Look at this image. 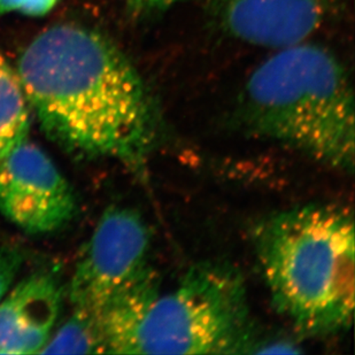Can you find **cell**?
I'll return each instance as SVG.
<instances>
[{"mask_svg":"<svg viewBox=\"0 0 355 355\" xmlns=\"http://www.w3.org/2000/svg\"><path fill=\"white\" fill-rule=\"evenodd\" d=\"M17 74L43 130L71 155L139 167L153 150V98L125 54L98 31L49 28L21 54Z\"/></svg>","mask_w":355,"mask_h":355,"instance_id":"6da1fadb","label":"cell"},{"mask_svg":"<svg viewBox=\"0 0 355 355\" xmlns=\"http://www.w3.org/2000/svg\"><path fill=\"white\" fill-rule=\"evenodd\" d=\"M272 305L309 335L349 328L354 312V221L336 205L270 215L253 232Z\"/></svg>","mask_w":355,"mask_h":355,"instance_id":"7a4b0ae2","label":"cell"},{"mask_svg":"<svg viewBox=\"0 0 355 355\" xmlns=\"http://www.w3.org/2000/svg\"><path fill=\"white\" fill-rule=\"evenodd\" d=\"M272 52L245 85V123L262 137L351 173L354 97L344 64L311 40Z\"/></svg>","mask_w":355,"mask_h":355,"instance_id":"3957f363","label":"cell"},{"mask_svg":"<svg viewBox=\"0 0 355 355\" xmlns=\"http://www.w3.org/2000/svg\"><path fill=\"white\" fill-rule=\"evenodd\" d=\"M99 323L113 354H243L254 343L244 279L216 262L192 266L171 291Z\"/></svg>","mask_w":355,"mask_h":355,"instance_id":"277c9868","label":"cell"},{"mask_svg":"<svg viewBox=\"0 0 355 355\" xmlns=\"http://www.w3.org/2000/svg\"><path fill=\"white\" fill-rule=\"evenodd\" d=\"M160 292L151 235L138 211L112 206L101 215L69 285L74 309L96 316Z\"/></svg>","mask_w":355,"mask_h":355,"instance_id":"5b68a950","label":"cell"},{"mask_svg":"<svg viewBox=\"0 0 355 355\" xmlns=\"http://www.w3.org/2000/svg\"><path fill=\"white\" fill-rule=\"evenodd\" d=\"M76 198L43 148L20 141L0 160V213L31 234H49L74 218Z\"/></svg>","mask_w":355,"mask_h":355,"instance_id":"8992f818","label":"cell"},{"mask_svg":"<svg viewBox=\"0 0 355 355\" xmlns=\"http://www.w3.org/2000/svg\"><path fill=\"white\" fill-rule=\"evenodd\" d=\"M339 0H215L222 31L243 43L278 50L311 40Z\"/></svg>","mask_w":355,"mask_h":355,"instance_id":"52a82bcc","label":"cell"},{"mask_svg":"<svg viewBox=\"0 0 355 355\" xmlns=\"http://www.w3.org/2000/svg\"><path fill=\"white\" fill-rule=\"evenodd\" d=\"M61 288L50 272L21 281L0 302V354H36L60 312Z\"/></svg>","mask_w":355,"mask_h":355,"instance_id":"ba28073f","label":"cell"},{"mask_svg":"<svg viewBox=\"0 0 355 355\" xmlns=\"http://www.w3.org/2000/svg\"><path fill=\"white\" fill-rule=\"evenodd\" d=\"M29 107L17 71L0 51V160L27 138Z\"/></svg>","mask_w":355,"mask_h":355,"instance_id":"9c48e42d","label":"cell"},{"mask_svg":"<svg viewBox=\"0 0 355 355\" xmlns=\"http://www.w3.org/2000/svg\"><path fill=\"white\" fill-rule=\"evenodd\" d=\"M106 353L101 323L96 316L73 309L71 315L51 335L40 354H98Z\"/></svg>","mask_w":355,"mask_h":355,"instance_id":"30bf717a","label":"cell"},{"mask_svg":"<svg viewBox=\"0 0 355 355\" xmlns=\"http://www.w3.org/2000/svg\"><path fill=\"white\" fill-rule=\"evenodd\" d=\"M59 0H0V15L20 12L24 15L42 17L49 13Z\"/></svg>","mask_w":355,"mask_h":355,"instance_id":"8fae6325","label":"cell"},{"mask_svg":"<svg viewBox=\"0 0 355 355\" xmlns=\"http://www.w3.org/2000/svg\"><path fill=\"white\" fill-rule=\"evenodd\" d=\"M20 257L14 251H0V302L10 291L20 268Z\"/></svg>","mask_w":355,"mask_h":355,"instance_id":"7c38bea8","label":"cell"},{"mask_svg":"<svg viewBox=\"0 0 355 355\" xmlns=\"http://www.w3.org/2000/svg\"><path fill=\"white\" fill-rule=\"evenodd\" d=\"M185 0H125L128 8L135 15H151L169 10Z\"/></svg>","mask_w":355,"mask_h":355,"instance_id":"4fadbf2b","label":"cell"}]
</instances>
